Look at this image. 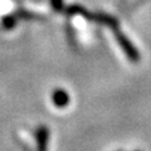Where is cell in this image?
<instances>
[{
	"mask_svg": "<svg viewBox=\"0 0 151 151\" xmlns=\"http://www.w3.org/2000/svg\"><path fill=\"white\" fill-rule=\"evenodd\" d=\"M37 137V150L38 151H47V145H48L49 139V130L47 126H39L35 132Z\"/></svg>",
	"mask_w": 151,
	"mask_h": 151,
	"instance_id": "obj_2",
	"label": "cell"
},
{
	"mask_svg": "<svg viewBox=\"0 0 151 151\" xmlns=\"http://www.w3.org/2000/svg\"><path fill=\"white\" fill-rule=\"evenodd\" d=\"M17 15H18L19 18H25V19H32V18H34V15H33V14L27 13V12H24V10L18 12V13H17Z\"/></svg>",
	"mask_w": 151,
	"mask_h": 151,
	"instance_id": "obj_6",
	"label": "cell"
},
{
	"mask_svg": "<svg viewBox=\"0 0 151 151\" xmlns=\"http://www.w3.org/2000/svg\"><path fill=\"white\" fill-rule=\"evenodd\" d=\"M15 24H17V18L14 15H8L3 19V25L6 29H12L13 27H15Z\"/></svg>",
	"mask_w": 151,
	"mask_h": 151,
	"instance_id": "obj_4",
	"label": "cell"
},
{
	"mask_svg": "<svg viewBox=\"0 0 151 151\" xmlns=\"http://www.w3.org/2000/svg\"><path fill=\"white\" fill-rule=\"evenodd\" d=\"M52 8L55 12H62L63 10V0H50Z\"/></svg>",
	"mask_w": 151,
	"mask_h": 151,
	"instance_id": "obj_5",
	"label": "cell"
},
{
	"mask_svg": "<svg viewBox=\"0 0 151 151\" xmlns=\"http://www.w3.org/2000/svg\"><path fill=\"white\" fill-rule=\"evenodd\" d=\"M52 98H53V103L57 107H65L69 103V96L64 89H55Z\"/></svg>",
	"mask_w": 151,
	"mask_h": 151,
	"instance_id": "obj_3",
	"label": "cell"
},
{
	"mask_svg": "<svg viewBox=\"0 0 151 151\" xmlns=\"http://www.w3.org/2000/svg\"><path fill=\"white\" fill-rule=\"evenodd\" d=\"M113 33H115V37H116V40L119 42V44L121 45L122 50L125 52V54L127 55V58H129L131 62H139L140 60V54L137 49L134 47V44L131 43V42L127 39V37L120 30V28H117V29L113 30Z\"/></svg>",
	"mask_w": 151,
	"mask_h": 151,
	"instance_id": "obj_1",
	"label": "cell"
}]
</instances>
